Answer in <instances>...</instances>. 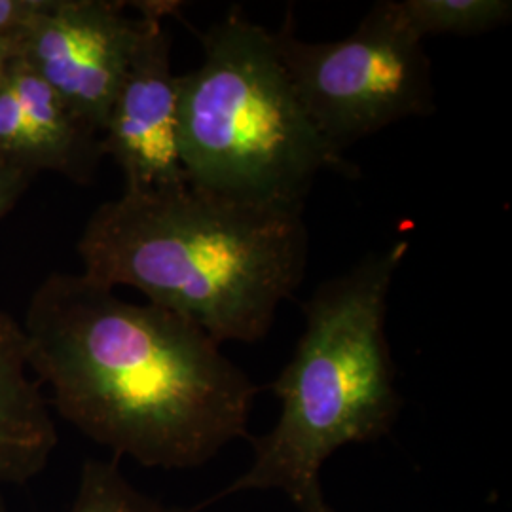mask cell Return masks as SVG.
I'll list each match as a JSON object with an SVG mask.
<instances>
[{"instance_id":"6da1fadb","label":"cell","mask_w":512,"mask_h":512,"mask_svg":"<svg viewBox=\"0 0 512 512\" xmlns=\"http://www.w3.org/2000/svg\"><path fill=\"white\" fill-rule=\"evenodd\" d=\"M19 325L57 414L116 458L190 469L249 435L258 387L183 315L80 272L48 275Z\"/></svg>"},{"instance_id":"7a4b0ae2","label":"cell","mask_w":512,"mask_h":512,"mask_svg":"<svg viewBox=\"0 0 512 512\" xmlns=\"http://www.w3.org/2000/svg\"><path fill=\"white\" fill-rule=\"evenodd\" d=\"M304 203L253 202L183 183L124 190L86 222L82 274L183 315L217 344L260 342L308 266Z\"/></svg>"},{"instance_id":"3957f363","label":"cell","mask_w":512,"mask_h":512,"mask_svg":"<svg viewBox=\"0 0 512 512\" xmlns=\"http://www.w3.org/2000/svg\"><path fill=\"white\" fill-rule=\"evenodd\" d=\"M408 249L397 239L313 291L293 357L272 384L277 423L251 439L253 467L219 497L277 488L302 512H334L319 482L323 463L346 444L387 435L403 404L385 319Z\"/></svg>"},{"instance_id":"277c9868","label":"cell","mask_w":512,"mask_h":512,"mask_svg":"<svg viewBox=\"0 0 512 512\" xmlns=\"http://www.w3.org/2000/svg\"><path fill=\"white\" fill-rule=\"evenodd\" d=\"M200 42L202 63L179 76L188 184L253 202L304 203L323 171L355 177L302 107L270 29L234 6Z\"/></svg>"},{"instance_id":"5b68a950","label":"cell","mask_w":512,"mask_h":512,"mask_svg":"<svg viewBox=\"0 0 512 512\" xmlns=\"http://www.w3.org/2000/svg\"><path fill=\"white\" fill-rule=\"evenodd\" d=\"M275 48L313 126L336 152L408 118L431 116L433 65L399 0L376 2L348 37L308 42L287 21Z\"/></svg>"},{"instance_id":"8992f818","label":"cell","mask_w":512,"mask_h":512,"mask_svg":"<svg viewBox=\"0 0 512 512\" xmlns=\"http://www.w3.org/2000/svg\"><path fill=\"white\" fill-rule=\"evenodd\" d=\"M141 37L101 129L103 156L124 175V190H154L188 183L179 135V76L164 19L183 4L137 2Z\"/></svg>"},{"instance_id":"52a82bcc","label":"cell","mask_w":512,"mask_h":512,"mask_svg":"<svg viewBox=\"0 0 512 512\" xmlns=\"http://www.w3.org/2000/svg\"><path fill=\"white\" fill-rule=\"evenodd\" d=\"M126 2L50 0L19 57L99 135L141 37Z\"/></svg>"},{"instance_id":"ba28073f","label":"cell","mask_w":512,"mask_h":512,"mask_svg":"<svg viewBox=\"0 0 512 512\" xmlns=\"http://www.w3.org/2000/svg\"><path fill=\"white\" fill-rule=\"evenodd\" d=\"M103 158L101 135L16 57L0 78V160L33 179L52 171L88 183Z\"/></svg>"},{"instance_id":"9c48e42d","label":"cell","mask_w":512,"mask_h":512,"mask_svg":"<svg viewBox=\"0 0 512 512\" xmlns=\"http://www.w3.org/2000/svg\"><path fill=\"white\" fill-rule=\"evenodd\" d=\"M40 387L21 325L0 311V486L35 478L54 452L57 431Z\"/></svg>"},{"instance_id":"30bf717a","label":"cell","mask_w":512,"mask_h":512,"mask_svg":"<svg viewBox=\"0 0 512 512\" xmlns=\"http://www.w3.org/2000/svg\"><path fill=\"white\" fill-rule=\"evenodd\" d=\"M401 10L418 37H473L495 31L512 19L511 0H401Z\"/></svg>"},{"instance_id":"8fae6325","label":"cell","mask_w":512,"mask_h":512,"mask_svg":"<svg viewBox=\"0 0 512 512\" xmlns=\"http://www.w3.org/2000/svg\"><path fill=\"white\" fill-rule=\"evenodd\" d=\"M67 512H186L141 494L122 475L116 461H88Z\"/></svg>"},{"instance_id":"7c38bea8","label":"cell","mask_w":512,"mask_h":512,"mask_svg":"<svg viewBox=\"0 0 512 512\" xmlns=\"http://www.w3.org/2000/svg\"><path fill=\"white\" fill-rule=\"evenodd\" d=\"M50 0H0V37L21 38L35 25Z\"/></svg>"},{"instance_id":"4fadbf2b","label":"cell","mask_w":512,"mask_h":512,"mask_svg":"<svg viewBox=\"0 0 512 512\" xmlns=\"http://www.w3.org/2000/svg\"><path fill=\"white\" fill-rule=\"evenodd\" d=\"M31 181H33L31 175L0 160V222L6 219V215L18 205Z\"/></svg>"},{"instance_id":"5bb4252c","label":"cell","mask_w":512,"mask_h":512,"mask_svg":"<svg viewBox=\"0 0 512 512\" xmlns=\"http://www.w3.org/2000/svg\"><path fill=\"white\" fill-rule=\"evenodd\" d=\"M19 48H21L19 38L0 37V78L10 67V63L19 57Z\"/></svg>"},{"instance_id":"9a60e30c","label":"cell","mask_w":512,"mask_h":512,"mask_svg":"<svg viewBox=\"0 0 512 512\" xmlns=\"http://www.w3.org/2000/svg\"><path fill=\"white\" fill-rule=\"evenodd\" d=\"M0 512H6V507H4V503H2V497H0Z\"/></svg>"}]
</instances>
